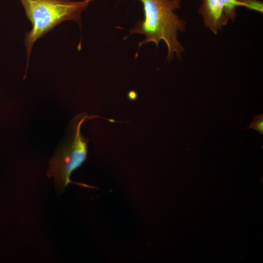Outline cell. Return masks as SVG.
Returning <instances> with one entry per match:
<instances>
[{"mask_svg":"<svg viewBox=\"0 0 263 263\" xmlns=\"http://www.w3.org/2000/svg\"><path fill=\"white\" fill-rule=\"evenodd\" d=\"M144 18L137 22L129 31L130 34H138L145 38L138 43L153 42L157 47L163 41L166 45L167 60L170 61L176 56L181 59L184 48L178 39L179 32L186 30V22L174 12L181 7L180 0H140Z\"/></svg>","mask_w":263,"mask_h":263,"instance_id":"6da1fadb","label":"cell"},{"mask_svg":"<svg viewBox=\"0 0 263 263\" xmlns=\"http://www.w3.org/2000/svg\"><path fill=\"white\" fill-rule=\"evenodd\" d=\"M93 0H19L32 24L24 43L27 50V68L35 42L60 23L80 21L82 11Z\"/></svg>","mask_w":263,"mask_h":263,"instance_id":"7a4b0ae2","label":"cell"},{"mask_svg":"<svg viewBox=\"0 0 263 263\" xmlns=\"http://www.w3.org/2000/svg\"><path fill=\"white\" fill-rule=\"evenodd\" d=\"M98 117L83 112L75 116L70 122L66 135L58 146L49 161L48 177H53L56 190L61 192L70 183L92 188L87 185L75 183L70 179L71 173L79 168L87 158L89 139L81 132L83 123Z\"/></svg>","mask_w":263,"mask_h":263,"instance_id":"3957f363","label":"cell"},{"mask_svg":"<svg viewBox=\"0 0 263 263\" xmlns=\"http://www.w3.org/2000/svg\"><path fill=\"white\" fill-rule=\"evenodd\" d=\"M198 11L205 26L217 34L223 27L227 24L228 19L222 0H202Z\"/></svg>","mask_w":263,"mask_h":263,"instance_id":"277c9868","label":"cell"},{"mask_svg":"<svg viewBox=\"0 0 263 263\" xmlns=\"http://www.w3.org/2000/svg\"><path fill=\"white\" fill-rule=\"evenodd\" d=\"M225 9L226 16L229 20L234 22L237 17L236 10L239 6H243V4L238 0H222Z\"/></svg>","mask_w":263,"mask_h":263,"instance_id":"5b68a950","label":"cell"},{"mask_svg":"<svg viewBox=\"0 0 263 263\" xmlns=\"http://www.w3.org/2000/svg\"><path fill=\"white\" fill-rule=\"evenodd\" d=\"M243 4V7L249 9L263 13V3L258 0H238Z\"/></svg>","mask_w":263,"mask_h":263,"instance_id":"8992f818","label":"cell"},{"mask_svg":"<svg viewBox=\"0 0 263 263\" xmlns=\"http://www.w3.org/2000/svg\"><path fill=\"white\" fill-rule=\"evenodd\" d=\"M246 129H252L259 132V133L263 134V113H261L259 114L254 115L253 118V121L250 123L249 126L246 127Z\"/></svg>","mask_w":263,"mask_h":263,"instance_id":"52a82bcc","label":"cell"}]
</instances>
